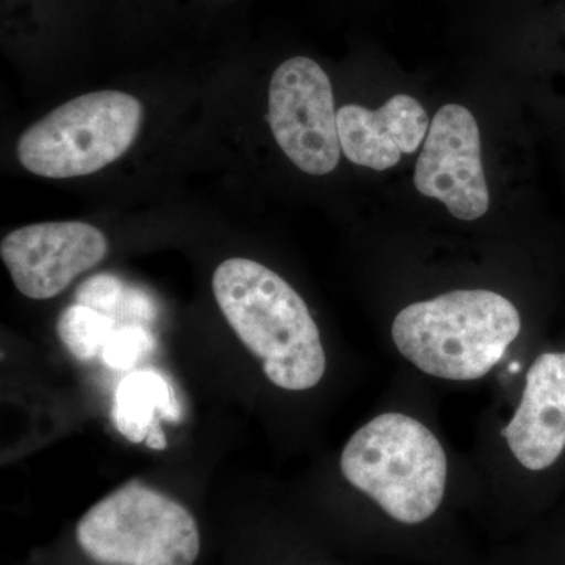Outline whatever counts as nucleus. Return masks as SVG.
Returning <instances> with one entry per match:
<instances>
[{
  "instance_id": "obj_1",
  "label": "nucleus",
  "mask_w": 565,
  "mask_h": 565,
  "mask_svg": "<svg viewBox=\"0 0 565 565\" xmlns=\"http://www.w3.org/2000/svg\"><path fill=\"white\" fill-rule=\"evenodd\" d=\"M223 316L278 388L305 392L326 374L321 333L302 297L262 263L226 259L212 275Z\"/></svg>"
},
{
  "instance_id": "obj_2",
  "label": "nucleus",
  "mask_w": 565,
  "mask_h": 565,
  "mask_svg": "<svg viewBox=\"0 0 565 565\" xmlns=\"http://www.w3.org/2000/svg\"><path fill=\"white\" fill-rule=\"evenodd\" d=\"M520 329L511 300L487 289H459L408 305L392 334L397 351L423 373L463 382L489 374Z\"/></svg>"
},
{
  "instance_id": "obj_3",
  "label": "nucleus",
  "mask_w": 565,
  "mask_h": 565,
  "mask_svg": "<svg viewBox=\"0 0 565 565\" xmlns=\"http://www.w3.org/2000/svg\"><path fill=\"white\" fill-rule=\"evenodd\" d=\"M345 481L404 525H418L444 501L448 460L423 423L384 414L360 427L341 455Z\"/></svg>"
},
{
  "instance_id": "obj_4",
  "label": "nucleus",
  "mask_w": 565,
  "mask_h": 565,
  "mask_svg": "<svg viewBox=\"0 0 565 565\" xmlns=\"http://www.w3.org/2000/svg\"><path fill=\"white\" fill-rule=\"evenodd\" d=\"M76 541L99 565H193L202 548L191 511L139 479L92 505Z\"/></svg>"
},
{
  "instance_id": "obj_5",
  "label": "nucleus",
  "mask_w": 565,
  "mask_h": 565,
  "mask_svg": "<svg viewBox=\"0 0 565 565\" xmlns=\"http://www.w3.org/2000/svg\"><path fill=\"white\" fill-rule=\"evenodd\" d=\"M141 120L143 107L128 93L77 96L22 132L18 159L29 172L51 180L87 177L132 147Z\"/></svg>"
},
{
  "instance_id": "obj_6",
  "label": "nucleus",
  "mask_w": 565,
  "mask_h": 565,
  "mask_svg": "<svg viewBox=\"0 0 565 565\" xmlns=\"http://www.w3.org/2000/svg\"><path fill=\"white\" fill-rule=\"evenodd\" d=\"M269 125L278 147L302 172L322 177L337 169L341 143L332 84L311 58L292 57L275 70Z\"/></svg>"
},
{
  "instance_id": "obj_7",
  "label": "nucleus",
  "mask_w": 565,
  "mask_h": 565,
  "mask_svg": "<svg viewBox=\"0 0 565 565\" xmlns=\"http://www.w3.org/2000/svg\"><path fill=\"white\" fill-rule=\"evenodd\" d=\"M414 181L419 193L444 203L459 221H478L489 211L481 132L470 110L446 104L435 114Z\"/></svg>"
},
{
  "instance_id": "obj_8",
  "label": "nucleus",
  "mask_w": 565,
  "mask_h": 565,
  "mask_svg": "<svg viewBox=\"0 0 565 565\" xmlns=\"http://www.w3.org/2000/svg\"><path fill=\"white\" fill-rule=\"evenodd\" d=\"M109 241L85 222H46L7 234L0 256L22 296L47 300L106 258Z\"/></svg>"
},
{
  "instance_id": "obj_9",
  "label": "nucleus",
  "mask_w": 565,
  "mask_h": 565,
  "mask_svg": "<svg viewBox=\"0 0 565 565\" xmlns=\"http://www.w3.org/2000/svg\"><path fill=\"white\" fill-rule=\"evenodd\" d=\"M501 435L527 470H546L559 459L565 449V352L534 360L522 401Z\"/></svg>"
},
{
  "instance_id": "obj_10",
  "label": "nucleus",
  "mask_w": 565,
  "mask_h": 565,
  "mask_svg": "<svg viewBox=\"0 0 565 565\" xmlns=\"http://www.w3.org/2000/svg\"><path fill=\"white\" fill-rule=\"evenodd\" d=\"M429 117L408 95L393 96L381 109L348 104L338 110L341 151L356 166L385 172L401 156L418 150L429 132Z\"/></svg>"
},
{
  "instance_id": "obj_11",
  "label": "nucleus",
  "mask_w": 565,
  "mask_h": 565,
  "mask_svg": "<svg viewBox=\"0 0 565 565\" xmlns=\"http://www.w3.org/2000/svg\"><path fill=\"white\" fill-rule=\"evenodd\" d=\"M158 415L178 422L181 407L169 382L154 371H136L126 375L115 393L111 419L118 433L129 441H147L158 427Z\"/></svg>"
},
{
  "instance_id": "obj_12",
  "label": "nucleus",
  "mask_w": 565,
  "mask_h": 565,
  "mask_svg": "<svg viewBox=\"0 0 565 565\" xmlns=\"http://www.w3.org/2000/svg\"><path fill=\"white\" fill-rule=\"evenodd\" d=\"M76 297L77 303L109 316L117 322L118 319L147 322L156 316L154 303L148 299L147 294L128 288L114 275H96L81 286Z\"/></svg>"
},
{
  "instance_id": "obj_13",
  "label": "nucleus",
  "mask_w": 565,
  "mask_h": 565,
  "mask_svg": "<svg viewBox=\"0 0 565 565\" xmlns=\"http://www.w3.org/2000/svg\"><path fill=\"white\" fill-rule=\"evenodd\" d=\"M117 329L115 319L82 303L66 308L57 323L62 343L82 362H90L95 356L103 355Z\"/></svg>"
},
{
  "instance_id": "obj_14",
  "label": "nucleus",
  "mask_w": 565,
  "mask_h": 565,
  "mask_svg": "<svg viewBox=\"0 0 565 565\" xmlns=\"http://www.w3.org/2000/svg\"><path fill=\"white\" fill-rule=\"evenodd\" d=\"M154 348L152 334L143 326H121L103 352L104 363L114 370H129Z\"/></svg>"
}]
</instances>
